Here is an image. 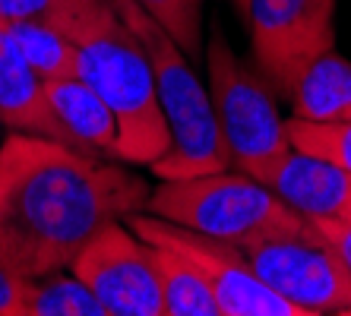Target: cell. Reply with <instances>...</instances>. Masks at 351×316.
I'll return each mask as SVG.
<instances>
[{
	"label": "cell",
	"instance_id": "8",
	"mask_svg": "<svg viewBox=\"0 0 351 316\" xmlns=\"http://www.w3.org/2000/svg\"><path fill=\"white\" fill-rule=\"evenodd\" d=\"M244 19L256 64L285 95L313 57L335 48V0H247Z\"/></svg>",
	"mask_w": 351,
	"mask_h": 316
},
{
	"label": "cell",
	"instance_id": "6",
	"mask_svg": "<svg viewBox=\"0 0 351 316\" xmlns=\"http://www.w3.org/2000/svg\"><path fill=\"white\" fill-rule=\"evenodd\" d=\"M256 276L304 316L351 313V272L313 225L234 243Z\"/></svg>",
	"mask_w": 351,
	"mask_h": 316
},
{
	"label": "cell",
	"instance_id": "14",
	"mask_svg": "<svg viewBox=\"0 0 351 316\" xmlns=\"http://www.w3.org/2000/svg\"><path fill=\"white\" fill-rule=\"evenodd\" d=\"M149 260L162 284L165 316H221L213 288L178 250L165 243H149Z\"/></svg>",
	"mask_w": 351,
	"mask_h": 316
},
{
	"label": "cell",
	"instance_id": "19",
	"mask_svg": "<svg viewBox=\"0 0 351 316\" xmlns=\"http://www.w3.org/2000/svg\"><path fill=\"white\" fill-rule=\"evenodd\" d=\"M89 3H95V0H0V23L38 19V23L60 25Z\"/></svg>",
	"mask_w": 351,
	"mask_h": 316
},
{
	"label": "cell",
	"instance_id": "1",
	"mask_svg": "<svg viewBox=\"0 0 351 316\" xmlns=\"http://www.w3.org/2000/svg\"><path fill=\"white\" fill-rule=\"evenodd\" d=\"M149 203V186L60 139L13 133L0 146V260L25 278L70 269L108 225Z\"/></svg>",
	"mask_w": 351,
	"mask_h": 316
},
{
	"label": "cell",
	"instance_id": "10",
	"mask_svg": "<svg viewBox=\"0 0 351 316\" xmlns=\"http://www.w3.org/2000/svg\"><path fill=\"white\" fill-rule=\"evenodd\" d=\"M260 180L304 219H351V171L329 158L291 146Z\"/></svg>",
	"mask_w": 351,
	"mask_h": 316
},
{
	"label": "cell",
	"instance_id": "20",
	"mask_svg": "<svg viewBox=\"0 0 351 316\" xmlns=\"http://www.w3.org/2000/svg\"><path fill=\"white\" fill-rule=\"evenodd\" d=\"M29 278L0 260V316H23V294Z\"/></svg>",
	"mask_w": 351,
	"mask_h": 316
},
{
	"label": "cell",
	"instance_id": "9",
	"mask_svg": "<svg viewBox=\"0 0 351 316\" xmlns=\"http://www.w3.org/2000/svg\"><path fill=\"white\" fill-rule=\"evenodd\" d=\"M105 307V316H165L162 284L149 260V241L108 221L70 266Z\"/></svg>",
	"mask_w": 351,
	"mask_h": 316
},
{
	"label": "cell",
	"instance_id": "13",
	"mask_svg": "<svg viewBox=\"0 0 351 316\" xmlns=\"http://www.w3.org/2000/svg\"><path fill=\"white\" fill-rule=\"evenodd\" d=\"M294 117L313 123H332L351 117V60L326 51L313 57L294 80L291 92Z\"/></svg>",
	"mask_w": 351,
	"mask_h": 316
},
{
	"label": "cell",
	"instance_id": "12",
	"mask_svg": "<svg viewBox=\"0 0 351 316\" xmlns=\"http://www.w3.org/2000/svg\"><path fill=\"white\" fill-rule=\"evenodd\" d=\"M41 86H45L48 105L54 108L58 121L64 123L66 136L76 149L92 155L101 152L114 158L117 121L89 82L82 76H64V80H48Z\"/></svg>",
	"mask_w": 351,
	"mask_h": 316
},
{
	"label": "cell",
	"instance_id": "18",
	"mask_svg": "<svg viewBox=\"0 0 351 316\" xmlns=\"http://www.w3.org/2000/svg\"><path fill=\"white\" fill-rule=\"evenodd\" d=\"M187 54L203 48V0H139Z\"/></svg>",
	"mask_w": 351,
	"mask_h": 316
},
{
	"label": "cell",
	"instance_id": "3",
	"mask_svg": "<svg viewBox=\"0 0 351 316\" xmlns=\"http://www.w3.org/2000/svg\"><path fill=\"white\" fill-rule=\"evenodd\" d=\"M114 7L146 48L158 101L171 130V149L152 165L156 178L178 180L231 168V155L215 121L213 98L193 73V66L187 64V51L139 0H114Z\"/></svg>",
	"mask_w": 351,
	"mask_h": 316
},
{
	"label": "cell",
	"instance_id": "11",
	"mask_svg": "<svg viewBox=\"0 0 351 316\" xmlns=\"http://www.w3.org/2000/svg\"><path fill=\"white\" fill-rule=\"evenodd\" d=\"M0 123L13 133H35L73 146L64 123L58 121L54 108L45 98L41 80L25 64L3 23H0Z\"/></svg>",
	"mask_w": 351,
	"mask_h": 316
},
{
	"label": "cell",
	"instance_id": "15",
	"mask_svg": "<svg viewBox=\"0 0 351 316\" xmlns=\"http://www.w3.org/2000/svg\"><path fill=\"white\" fill-rule=\"evenodd\" d=\"M3 25L41 82L76 76V45L60 25L38 23V19H13Z\"/></svg>",
	"mask_w": 351,
	"mask_h": 316
},
{
	"label": "cell",
	"instance_id": "22",
	"mask_svg": "<svg viewBox=\"0 0 351 316\" xmlns=\"http://www.w3.org/2000/svg\"><path fill=\"white\" fill-rule=\"evenodd\" d=\"M234 7L241 10V16H244V10H247V0H234Z\"/></svg>",
	"mask_w": 351,
	"mask_h": 316
},
{
	"label": "cell",
	"instance_id": "5",
	"mask_svg": "<svg viewBox=\"0 0 351 316\" xmlns=\"http://www.w3.org/2000/svg\"><path fill=\"white\" fill-rule=\"evenodd\" d=\"M206 66H209V98L231 165L260 180L282 155L291 152L285 121L278 117L266 82H260L250 66L241 64L219 23L213 25L206 45Z\"/></svg>",
	"mask_w": 351,
	"mask_h": 316
},
{
	"label": "cell",
	"instance_id": "4",
	"mask_svg": "<svg viewBox=\"0 0 351 316\" xmlns=\"http://www.w3.org/2000/svg\"><path fill=\"white\" fill-rule=\"evenodd\" d=\"M149 212L180 228L221 241L304 231L311 219L294 212L282 196L244 171H213L196 178L165 180L149 193Z\"/></svg>",
	"mask_w": 351,
	"mask_h": 316
},
{
	"label": "cell",
	"instance_id": "2",
	"mask_svg": "<svg viewBox=\"0 0 351 316\" xmlns=\"http://www.w3.org/2000/svg\"><path fill=\"white\" fill-rule=\"evenodd\" d=\"M60 29L76 45V76L89 82L114 114V158L152 168L171 149V130L143 41L123 23L114 0L82 7Z\"/></svg>",
	"mask_w": 351,
	"mask_h": 316
},
{
	"label": "cell",
	"instance_id": "16",
	"mask_svg": "<svg viewBox=\"0 0 351 316\" xmlns=\"http://www.w3.org/2000/svg\"><path fill=\"white\" fill-rule=\"evenodd\" d=\"M23 316H105V307L73 269H60L25 282Z\"/></svg>",
	"mask_w": 351,
	"mask_h": 316
},
{
	"label": "cell",
	"instance_id": "17",
	"mask_svg": "<svg viewBox=\"0 0 351 316\" xmlns=\"http://www.w3.org/2000/svg\"><path fill=\"white\" fill-rule=\"evenodd\" d=\"M285 133L294 149L329 158V162L342 165L345 171H351V117L332 123H313L291 117V121H285Z\"/></svg>",
	"mask_w": 351,
	"mask_h": 316
},
{
	"label": "cell",
	"instance_id": "7",
	"mask_svg": "<svg viewBox=\"0 0 351 316\" xmlns=\"http://www.w3.org/2000/svg\"><path fill=\"white\" fill-rule=\"evenodd\" d=\"M127 221L143 241L165 243V247L178 250L213 288L221 316H304L294 304H288L282 294H276L256 276L250 263L244 260V253L231 241L199 234V231L180 228L158 215L133 212Z\"/></svg>",
	"mask_w": 351,
	"mask_h": 316
},
{
	"label": "cell",
	"instance_id": "21",
	"mask_svg": "<svg viewBox=\"0 0 351 316\" xmlns=\"http://www.w3.org/2000/svg\"><path fill=\"white\" fill-rule=\"evenodd\" d=\"M311 225L335 247L345 269L351 272V219H311Z\"/></svg>",
	"mask_w": 351,
	"mask_h": 316
}]
</instances>
